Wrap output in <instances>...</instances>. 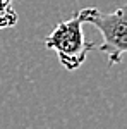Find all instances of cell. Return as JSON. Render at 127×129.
Instances as JSON below:
<instances>
[{
    "label": "cell",
    "instance_id": "3957f363",
    "mask_svg": "<svg viewBox=\"0 0 127 129\" xmlns=\"http://www.w3.org/2000/svg\"><path fill=\"white\" fill-rule=\"evenodd\" d=\"M14 2L16 0H0V29L17 24V12L12 9Z\"/></svg>",
    "mask_w": 127,
    "mask_h": 129
},
{
    "label": "cell",
    "instance_id": "6da1fadb",
    "mask_svg": "<svg viewBox=\"0 0 127 129\" xmlns=\"http://www.w3.org/2000/svg\"><path fill=\"white\" fill-rule=\"evenodd\" d=\"M76 16L82 24H91L101 33L103 43L100 45V50L107 55L108 64H120L124 53H127V4L113 12H101L96 7H84L77 10Z\"/></svg>",
    "mask_w": 127,
    "mask_h": 129
},
{
    "label": "cell",
    "instance_id": "7a4b0ae2",
    "mask_svg": "<svg viewBox=\"0 0 127 129\" xmlns=\"http://www.w3.org/2000/svg\"><path fill=\"white\" fill-rule=\"evenodd\" d=\"M45 47L57 53L60 64L67 71L79 69L88 57L89 50L96 45L88 41L82 33V22L74 14L72 19L62 21L45 38Z\"/></svg>",
    "mask_w": 127,
    "mask_h": 129
}]
</instances>
